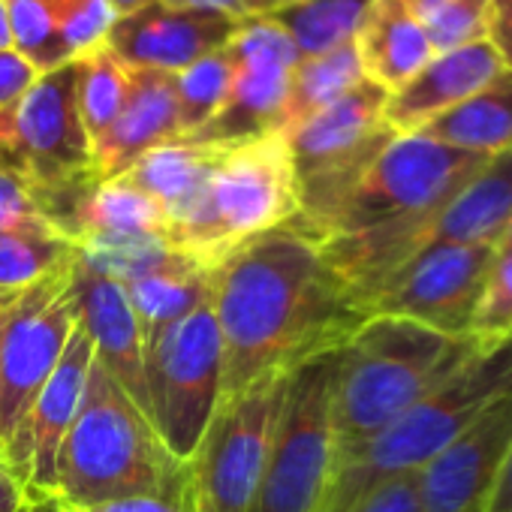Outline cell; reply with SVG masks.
Masks as SVG:
<instances>
[{
    "label": "cell",
    "mask_w": 512,
    "mask_h": 512,
    "mask_svg": "<svg viewBox=\"0 0 512 512\" xmlns=\"http://www.w3.org/2000/svg\"><path fill=\"white\" fill-rule=\"evenodd\" d=\"M211 308L223 344L217 404L269 374L338 353L368 320L299 217L226 256Z\"/></svg>",
    "instance_id": "obj_1"
},
{
    "label": "cell",
    "mask_w": 512,
    "mask_h": 512,
    "mask_svg": "<svg viewBox=\"0 0 512 512\" xmlns=\"http://www.w3.org/2000/svg\"><path fill=\"white\" fill-rule=\"evenodd\" d=\"M428 136H395L326 223L320 250L365 302L425 247L434 217L488 163Z\"/></svg>",
    "instance_id": "obj_2"
},
{
    "label": "cell",
    "mask_w": 512,
    "mask_h": 512,
    "mask_svg": "<svg viewBox=\"0 0 512 512\" xmlns=\"http://www.w3.org/2000/svg\"><path fill=\"white\" fill-rule=\"evenodd\" d=\"M49 497L64 506L166 497L193 509L187 464L166 449L154 422L97 362L61 443Z\"/></svg>",
    "instance_id": "obj_3"
},
{
    "label": "cell",
    "mask_w": 512,
    "mask_h": 512,
    "mask_svg": "<svg viewBox=\"0 0 512 512\" xmlns=\"http://www.w3.org/2000/svg\"><path fill=\"white\" fill-rule=\"evenodd\" d=\"M479 350L470 338L410 320L368 317L332 365L335 458L359 449Z\"/></svg>",
    "instance_id": "obj_4"
},
{
    "label": "cell",
    "mask_w": 512,
    "mask_h": 512,
    "mask_svg": "<svg viewBox=\"0 0 512 512\" xmlns=\"http://www.w3.org/2000/svg\"><path fill=\"white\" fill-rule=\"evenodd\" d=\"M509 389L512 338L500 347L479 350L383 431H377L359 449L335 458L317 512H350L377 485L404 473H419L491 401Z\"/></svg>",
    "instance_id": "obj_5"
},
{
    "label": "cell",
    "mask_w": 512,
    "mask_h": 512,
    "mask_svg": "<svg viewBox=\"0 0 512 512\" xmlns=\"http://www.w3.org/2000/svg\"><path fill=\"white\" fill-rule=\"evenodd\" d=\"M299 181L284 133L223 148L196 205L166 229V244L217 269L250 238L299 217Z\"/></svg>",
    "instance_id": "obj_6"
},
{
    "label": "cell",
    "mask_w": 512,
    "mask_h": 512,
    "mask_svg": "<svg viewBox=\"0 0 512 512\" xmlns=\"http://www.w3.org/2000/svg\"><path fill=\"white\" fill-rule=\"evenodd\" d=\"M386 100L389 91L365 79L350 94L284 133L299 181V223L314 238L323 235L347 193L398 136L383 121Z\"/></svg>",
    "instance_id": "obj_7"
},
{
    "label": "cell",
    "mask_w": 512,
    "mask_h": 512,
    "mask_svg": "<svg viewBox=\"0 0 512 512\" xmlns=\"http://www.w3.org/2000/svg\"><path fill=\"white\" fill-rule=\"evenodd\" d=\"M82 58L40 79L0 112V160L16 166L43 196L70 193L94 178V148L79 115Z\"/></svg>",
    "instance_id": "obj_8"
},
{
    "label": "cell",
    "mask_w": 512,
    "mask_h": 512,
    "mask_svg": "<svg viewBox=\"0 0 512 512\" xmlns=\"http://www.w3.org/2000/svg\"><path fill=\"white\" fill-rule=\"evenodd\" d=\"M290 374H269L217 404L193 458V512H247L260 488Z\"/></svg>",
    "instance_id": "obj_9"
},
{
    "label": "cell",
    "mask_w": 512,
    "mask_h": 512,
    "mask_svg": "<svg viewBox=\"0 0 512 512\" xmlns=\"http://www.w3.org/2000/svg\"><path fill=\"white\" fill-rule=\"evenodd\" d=\"M332 365L335 353L290 374L269 461L247 512H317L335 461Z\"/></svg>",
    "instance_id": "obj_10"
},
{
    "label": "cell",
    "mask_w": 512,
    "mask_h": 512,
    "mask_svg": "<svg viewBox=\"0 0 512 512\" xmlns=\"http://www.w3.org/2000/svg\"><path fill=\"white\" fill-rule=\"evenodd\" d=\"M223 344L211 302L169 326L145 350L151 422L178 461H190L220 398Z\"/></svg>",
    "instance_id": "obj_11"
},
{
    "label": "cell",
    "mask_w": 512,
    "mask_h": 512,
    "mask_svg": "<svg viewBox=\"0 0 512 512\" xmlns=\"http://www.w3.org/2000/svg\"><path fill=\"white\" fill-rule=\"evenodd\" d=\"M79 326L73 263L0 305V461Z\"/></svg>",
    "instance_id": "obj_12"
},
{
    "label": "cell",
    "mask_w": 512,
    "mask_h": 512,
    "mask_svg": "<svg viewBox=\"0 0 512 512\" xmlns=\"http://www.w3.org/2000/svg\"><path fill=\"white\" fill-rule=\"evenodd\" d=\"M232 58V88L223 109L187 142L241 145L266 133H281L290 76L302 61L293 40L272 19H241L226 43Z\"/></svg>",
    "instance_id": "obj_13"
},
{
    "label": "cell",
    "mask_w": 512,
    "mask_h": 512,
    "mask_svg": "<svg viewBox=\"0 0 512 512\" xmlns=\"http://www.w3.org/2000/svg\"><path fill=\"white\" fill-rule=\"evenodd\" d=\"M494 247L431 244L398 269L368 302V317H398L443 335L467 338Z\"/></svg>",
    "instance_id": "obj_14"
},
{
    "label": "cell",
    "mask_w": 512,
    "mask_h": 512,
    "mask_svg": "<svg viewBox=\"0 0 512 512\" xmlns=\"http://www.w3.org/2000/svg\"><path fill=\"white\" fill-rule=\"evenodd\" d=\"M512 449V389L491 401L419 473L422 512H485Z\"/></svg>",
    "instance_id": "obj_15"
},
{
    "label": "cell",
    "mask_w": 512,
    "mask_h": 512,
    "mask_svg": "<svg viewBox=\"0 0 512 512\" xmlns=\"http://www.w3.org/2000/svg\"><path fill=\"white\" fill-rule=\"evenodd\" d=\"M238 16L220 10L166 7L163 0L118 16L106 37V49L133 70L181 73L199 58L226 49L238 28Z\"/></svg>",
    "instance_id": "obj_16"
},
{
    "label": "cell",
    "mask_w": 512,
    "mask_h": 512,
    "mask_svg": "<svg viewBox=\"0 0 512 512\" xmlns=\"http://www.w3.org/2000/svg\"><path fill=\"white\" fill-rule=\"evenodd\" d=\"M94 365V347L82 326L70 335L52 377L40 389L28 419L22 422L4 464L28 485V491L49 494L55 479V461L61 452V443L79 413L88 371Z\"/></svg>",
    "instance_id": "obj_17"
},
{
    "label": "cell",
    "mask_w": 512,
    "mask_h": 512,
    "mask_svg": "<svg viewBox=\"0 0 512 512\" xmlns=\"http://www.w3.org/2000/svg\"><path fill=\"white\" fill-rule=\"evenodd\" d=\"M73 290L79 305V326L88 332L94 362L136 401L151 419L145 389V341L124 287L73 256Z\"/></svg>",
    "instance_id": "obj_18"
},
{
    "label": "cell",
    "mask_w": 512,
    "mask_h": 512,
    "mask_svg": "<svg viewBox=\"0 0 512 512\" xmlns=\"http://www.w3.org/2000/svg\"><path fill=\"white\" fill-rule=\"evenodd\" d=\"M500 70H506L488 40L434 55L404 88L389 94L383 121L392 133H419L443 112L461 106L479 88H485Z\"/></svg>",
    "instance_id": "obj_19"
},
{
    "label": "cell",
    "mask_w": 512,
    "mask_h": 512,
    "mask_svg": "<svg viewBox=\"0 0 512 512\" xmlns=\"http://www.w3.org/2000/svg\"><path fill=\"white\" fill-rule=\"evenodd\" d=\"M181 139L172 73L127 67V100L109 133L94 145V178H118L148 151Z\"/></svg>",
    "instance_id": "obj_20"
},
{
    "label": "cell",
    "mask_w": 512,
    "mask_h": 512,
    "mask_svg": "<svg viewBox=\"0 0 512 512\" xmlns=\"http://www.w3.org/2000/svg\"><path fill=\"white\" fill-rule=\"evenodd\" d=\"M512 217V151L494 154L434 217L425 247L431 244H482L497 247ZM422 247V250H425Z\"/></svg>",
    "instance_id": "obj_21"
},
{
    "label": "cell",
    "mask_w": 512,
    "mask_h": 512,
    "mask_svg": "<svg viewBox=\"0 0 512 512\" xmlns=\"http://www.w3.org/2000/svg\"><path fill=\"white\" fill-rule=\"evenodd\" d=\"M353 43L365 79L389 94L404 88L434 58L425 28L404 0H374Z\"/></svg>",
    "instance_id": "obj_22"
},
{
    "label": "cell",
    "mask_w": 512,
    "mask_h": 512,
    "mask_svg": "<svg viewBox=\"0 0 512 512\" xmlns=\"http://www.w3.org/2000/svg\"><path fill=\"white\" fill-rule=\"evenodd\" d=\"M217 269H208L184 253H175L172 260L127 278L121 287L133 305V314L142 329L145 350L178 320H184L199 305L211 302Z\"/></svg>",
    "instance_id": "obj_23"
},
{
    "label": "cell",
    "mask_w": 512,
    "mask_h": 512,
    "mask_svg": "<svg viewBox=\"0 0 512 512\" xmlns=\"http://www.w3.org/2000/svg\"><path fill=\"white\" fill-rule=\"evenodd\" d=\"M220 157H223L220 145L175 139L139 157L127 172H121V178L139 187L142 193H148L163 208L166 223L172 226L196 205Z\"/></svg>",
    "instance_id": "obj_24"
},
{
    "label": "cell",
    "mask_w": 512,
    "mask_h": 512,
    "mask_svg": "<svg viewBox=\"0 0 512 512\" xmlns=\"http://www.w3.org/2000/svg\"><path fill=\"white\" fill-rule=\"evenodd\" d=\"M419 136L485 157L512 151V70H500L461 106L425 124Z\"/></svg>",
    "instance_id": "obj_25"
},
{
    "label": "cell",
    "mask_w": 512,
    "mask_h": 512,
    "mask_svg": "<svg viewBox=\"0 0 512 512\" xmlns=\"http://www.w3.org/2000/svg\"><path fill=\"white\" fill-rule=\"evenodd\" d=\"M362 82H365V70H362L356 43H344L332 52L299 61L290 76V91H287V103L281 115V133L296 130L302 121L323 112L326 106H332L335 100H341Z\"/></svg>",
    "instance_id": "obj_26"
},
{
    "label": "cell",
    "mask_w": 512,
    "mask_h": 512,
    "mask_svg": "<svg viewBox=\"0 0 512 512\" xmlns=\"http://www.w3.org/2000/svg\"><path fill=\"white\" fill-rule=\"evenodd\" d=\"M374 0H299L266 16L287 31L299 58H317L344 43H353Z\"/></svg>",
    "instance_id": "obj_27"
},
{
    "label": "cell",
    "mask_w": 512,
    "mask_h": 512,
    "mask_svg": "<svg viewBox=\"0 0 512 512\" xmlns=\"http://www.w3.org/2000/svg\"><path fill=\"white\" fill-rule=\"evenodd\" d=\"M76 244L61 229L0 232V299H13L73 263Z\"/></svg>",
    "instance_id": "obj_28"
},
{
    "label": "cell",
    "mask_w": 512,
    "mask_h": 512,
    "mask_svg": "<svg viewBox=\"0 0 512 512\" xmlns=\"http://www.w3.org/2000/svg\"><path fill=\"white\" fill-rule=\"evenodd\" d=\"M172 79L178 100V130L181 139H190L223 109L232 88V58L226 49L211 52L175 73Z\"/></svg>",
    "instance_id": "obj_29"
},
{
    "label": "cell",
    "mask_w": 512,
    "mask_h": 512,
    "mask_svg": "<svg viewBox=\"0 0 512 512\" xmlns=\"http://www.w3.org/2000/svg\"><path fill=\"white\" fill-rule=\"evenodd\" d=\"M127 100V67L103 46L82 58L79 76V115L91 148L109 133Z\"/></svg>",
    "instance_id": "obj_30"
},
{
    "label": "cell",
    "mask_w": 512,
    "mask_h": 512,
    "mask_svg": "<svg viewBox=\"0 0 512 512\" xmlns=\"http://www.w3.org/2000/svg\"><path fill=\"white\" fill-rule=\"evenodd\" d=\"M13 49L28 58L40 73L70 64V52L61 40L52 0H4Z\"/></svg>",
    "instance_id": "obj_31"
},
{
    "label": "cell",
    "mask_w": 512,
    "mask_h": 512,
    "mask_svg": "<svg viewBox=\"0 0 512 512\" xmlns=\"http://www.w3.org/2000/svg\"><path fill=\"white\" fill-rule=\"evenodd\" d=\"M428 34L434 55L488 40L491 0H404Z\"/></svg>",
    "instance_id": "obj_32"
},
{
    "label": "cell",
    "mask_w": 512,
    "mask_h": 512,
    "mask_svg": "<svg viewBox=\"0 0 512 512\" xmlns=\"http://www.w3.org/2000/svg\"><path fill=\"white\" fill-rule=\"evenodd\" d=\"M467 338L482 350L500 347L512 338V256L494 253Z\"/></svg>",
    "instance_id": "obj_33"
},
{
    "label": "cell",
    "mask_w": 512,
    "mask_h": 512,
    "mask_svg": "<svg viewBox=\"0 0 512 512\" xmlns=\"http://www.w3.org/2000/svg\"><path fill=\"white\" fill-rule=\"evenodd\" d=\"M61 40L73 61L97 52L106 46V37L112 25L118 22V13L109 0H52Z\"/></svg>",
    "instance_id": "obj_34"
},
{
    "label": "cell",
    "mask_w": 512,
    "mask_h": 512,
    "mask_svg": "<svg viewBox=\"0 0 512 512\" xmlns=\"http://www.w3.org/2000/svg\"><path fill=\"white\" fill-rule=\"evenodd\" d=\"M10 229H58L46 196L10 163L0 160V232Z\"/></svg>",
    "instance_id": "obj_35"
},
{
    "label": "cell",
    "mask_w": 512,
    "mask_h": 512,
    "mask_svg": "<svg viewBox=\"0 0 512 512\" xmlns=\"http://www.w3.org/2000/svg\"><path fill=\"white\" fill-rule=\"evenodd\" d=\"M350 512H422L416 473H404L377 485Z\"/></svg>",
    "instance_id": "obj_36"
},
{
    "label": "cell",
    "mask_w": 512,
    "mask_h": 512,
    "mask_svg": "<svg viewBox=\"0 0 512 512\" xmlns=\"http://www.w3.org/2000/svg\"><path fill=\"white\" fill-rule=\"evenodd\" d=\"M37 79H40V70L28 58H22L16 49L0 52V112H7Z\"/></svg>",
    "instance_id": "obj_37"
},
{
    "label": "cell",
    "mask_w": 512,
    "mask_h": 512,
    "mask_svg": "<svg viewBox=\"0 0 512 512\" xmlns=\"http://www.w3.org/2000/svg\"><path fill=\"white\" fill-rule=\"evenodd\" d=\"M64 512H193L187 503L166 500V497H118V500H103V503H88V506H64Z\"/></svg>",
    "instance_id": "obj_38"
},
{
    "label": "cell",
    "mask_w": 512,
    "mask_h": 512,
    "mask_svg": "<svg viewBox=\"0 0 512 512\" xmlns=\"http://www.w3.org/2000/svg\"><path fill=\"white\" fill-rule=\"evenodd\" d=\"M488 43L494 46L500 64L512 70V0L488 4Z\"/></svg>",
    "instance_id": "obj_39"
},
{
    "label": "cell",
    "mask_w": 512,
    "mask_h": 512,
    "mask_svg": "<svg viewBox=\"0 0 512 512\" xmlns=\"http://www.w3.org/2000/svg\"><path fill=\"white\" fill-rule=\"evenodd\" d=\"M28 503V485L0 461V512H22Z\"/></svg>",
    "instance_id": "obj_40"
},
{
    "label": "cell",
    "mask_w": 512,
    "mask_h": 512,
    "mask_svg": "<svg viewBox=\"0 0 512 512\" xmlns=\"http://www.w3.org/2000/svg\"><path fill=\"white\" fill-rule=\"evenodd\" d=\"M485 512H512V449L500 467V476L494 482V491H491V500L485 506Z\"/></svg>",
    "instance_id": "obj_41"
},
{
    "label": "cell",
    "mask_w": 512,
    "mask_h": 512,
    "mask_svg": "<svg viewBox=\"0 0 512 512\" xmlns=\"http://www.w3.org/2000/svg\"><path fill=\"white\" fill-rule=\"evenodd\" d=\"M163 4L184 7V10H220V13H232V16H238V10H241V0H163Z\"/></svg>",
    "instance_id": "obj_42"
},
{
    "label": "cell",
    "mask_w": 512,
    "mask_h": 512,
    "mask_svg": "<svg viewBox=\"0 0 512 512\" xmlns=\"http://www.w3.org/2000/svg\"><path fill=\"white\" fill-rule=\"evenodd\" d=\"M290 4H299V0H241L238 16H241V19L272 16V13H278L281 7H290Z\"/></svg>",
    "instance_id": "obj_43"
},
{
    "label": "cell",
    "mask_w": 512,
    "mask_h": 512,
    "mask_svg": "<svg viewBox=\"0 0 512 512\" xmlns=\"http://www.w3.org/2000/svg\"><path fill=\"white\" fill-rule=\"evenodd\" d=\"M22 512H64L61 503L49 494H37V491H28V503Z\"/></svg>",
    "instance_id": "obj_44"
},
{
    "label": "cell",
    "mask_w": 512,
    "mask_h": 512,
    "mask_svg": "<svg viewBox=\"0 0 512 512\" xmlns=\"http://www.w3.org/2000/svg\"><path fill=\"white\" fill-rule=\"evenodd\" d=\"M13 49V37H10V19H7V4L0 0V52Z\"/></svg>",
    "instance_id": "obj_45"
},
{
    "label": "cell",
    "mask_w": 512,
    "mask_h": 512,
    "mask_svg": "<svg viewBox=\"0 0 512 512\" xmlns=\"http://www.w3.org/2000/svg\"><path fill=\"white\" fill-rule=\"evenodd\" d=\"M109 4H112V10H115L118 16H130V13H136V10L154 4V0H109Z\"/></svg>",
    "instance_id": "obj_46"
},
{
    "label": "cell",
    "mask_w": 512,
    "mask_h": 512,
    "mask_svg": "<svg viewBox=\"0 0 512 512\" xmlns=\"http://www.w3.org/2000/svg\"><path fill=\"white\" fill-rule=\"evenodd\" d=\"M494 253H500V256H512V217H509V223H506V229H503V235H500V241H497Z\"/></svg>",
    "instance_id": "obj_47"
},
{
    "label": "cell",
    "mask_w": 512,
    "mask_h": 512,
    "mask_svg": "<svg viewBox=\"0 0 512 512\" xmlns=\"http://www.w3.org/2000/svg\"><path fill=\"white\" fill-rule=\"evenodd\" d=\"M0 305H4V299H0Z\"/></svg>",
    "instance_id": "obj_48"
}]
</instances>
